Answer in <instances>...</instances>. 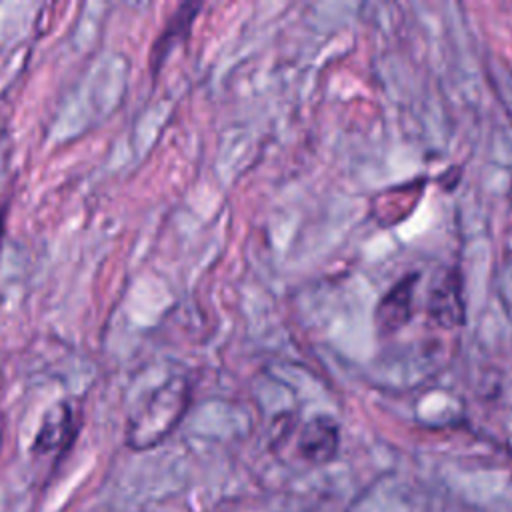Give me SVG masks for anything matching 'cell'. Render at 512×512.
I'll list each match as a JSON object with an SVG mask.
<instances>
[{
  "mask_svg": "<svg viewBox=\"0 0 512 512\" xmlns=\"http://www.w3.org/2000/svg\"><path fill=\"white\" fill-rule=\"evenodd\" d=\"M4 232H6V224H4V210L0 208V246H2V238H4Z\"/></svg>",
  "mask_w": 512,
  "mask_h": 512,
  "instance_id": "obj_6",
  "label": "cell"
},
{
  "mask_svg": "<svg viewBox=\"0 0 512 512\" xmlns=\"http://www.w3.org/2000/svg\"><path fill=\"white\" fill-rule=\"evenodd\" d=\"M54 412L56 414H46L44 424H42V428L36 436L34 448L40 450V452L54 450L56 446H60L70 436V424H72L70 410L62 404V406L54 408Z\"/></svg>",
  "mask_w": 512,
  "mask_h": 512,
  "instance_id": "obj_5",
  "label": "cell"
},
{
  "mask_svg": "<svg viewBox=\"0 0 512 512\" xmlns=\"http://www.w3.org/2000/svg\"><path fill=\"white\" fill-rule=\"evenodd\" d=\"M428 316L444 326L456 328L466 320V308L462 298V278L458 270L446 268L436 274L428 290Z\"/></svg>",
  "mask_w": 512,
  "mask_h": 512,
  "instance_id": "obj_1",
  "label": "cell"
},
{
  "mask_svg": "<svg viewBox=\"0 0 512 512\" xmlns=\"http://www.w3.org/2000/svg\"><path fill=\"white\" fill-rule=\"evenodd\" d=\"M418 274H406L398 280L376 306V330L380 336H390L408 324L412 316V296Z\"/></svg>",
  "mask_w": 512,
  "mask_h": 512,
  "instance_id": "obj_2",
  "label": "cell"
},
{
  "mask_svg": "<svg viewBox=\"0 0 512 512\" xmlns=\"http://www.w3.org/2000/svg\"><path fill=\"white\" fill-rule=\"evenodd\" d=\"M340 446L338 424L328 416H316L304 424L298 440V452L312 464L330 462Z\"/></svg>",
  "mask_w": 512,
  "mask_h": 512,
  "instance_id": "obj_3",
  "label": "cell"
},
{
  "mask_svg": "<svg viewBox=\"0 0 512 512\" xmlns=\"http://www.w3.org/2000/svg\"><path fill=\"white\" fill-rule=\"evenodd\" d=\"M200 10V4L196 2H186L180 4L176 8V12L168 18L166 28L162 30V34L156 38L154 46H152V56H150V64L154 70H158L164 62V58L168 56V52L172 50L176 40H182L184 34L190 30V24L194 22L196 14Z\"/></svg>",
  "mask_w": 512,
  "mask_h": 512,
  "instance_id": "obj_4",
  "label": "cell"
},
{
  "mask_svg": "<svg viewBox=\"0 0 512 512\" xmlns=\"http://www.w3.org/2000/svg\"><path fill=\"white\" fill-rule=\"evenodd\" d=\"M508 200H510V208H512V184H510V194H508Z\"/></svg>",
  "mask_w": 512,
  "mask_h": 512,
  "instance_id": "obj_7",
  "label": "cell"
}]
</instances>
